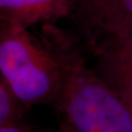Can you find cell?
I'll return each instance as SVG.
<instances>
[{
    "label": "cell",
    "mask_w": 132,
    "mask_h": 132,
    "mask_svg": "<svg viewBox=\"0 0 132 132\" xmlns=\"http://www.w3.org/2000/svg\"><path fill=\"white\" fill-rule=\"evenodd\" d=\"M42 33L62 70L53 104L61 125L71 132H132L131 108L87 63L79 39L55 24L43 26Z\"/></svg>",
    "instance_id": "obj_1"
},
{
    "label": "cell",
    "mask_w": 132,
    "mask_h": 132,
    "mask_svg": "<svg viewBox=\"0 0 132 132\" xmlns=\"http://www.w3.org/2000/svg\"><path fill=\"white\" fill-rule=\"evenodd\" d=\"M1 77L28 107L54 104L62 86V70L45 40L19 24L0 26Z\"/></svg>",
    "instance_id": "obj_2"
},
{
    "label": "cell",
    "mask_w": 132,
    "mask_h": 132,
    "mask_svg": "<svg viewBox=\"0 0 132 132\" xmlns=\"http://www.w3.org/2000/svg\"><path fill=\"white\" fill-rule=\"evenodd\" d=\"M71 17L77 38L91 53L132 32V0H76Z\"/></svg>",
    "instance_id": "obj_3"
},
{
    "label": "cell",
    "mask_w": 132,
    "mask_h": 132,
    "mask_svg": "<svg viewBox=\"0 0 132 132\" xmlns=\"http://www.w3.org/2000/svg\"><path fill=\"white\" fill-rule=\"evenodd\" d=\"M91 54L96 71L132 110V32L121 41Z\"/></svg>",
    "instance_id": "obj_4"
},
{
    "label": "cell",
    "mask_w": 132,
    "mask_h": 132,
    "mask_svg": "<svg viewBox=\"0 0 132 132\" xmlns=\"http://www.w3.org/2000/svg\"><path fill=\"white\" fill-rule=\"evenodd\" d=\"M76 0H0L1 23L30 28L71 17Z\"/></svg>",
    "instance_id": "obj_5"
},
{
    "label": "cell",
    "mask_w": 132,
    "mask_h": 132,
    "mask_svg": "<svg viewBox=\"0 0 132 132\" xmlns=\"http://www.w3.org/2000/svg\"><path fill=\"white\" fill-rule=\"evenodd\" d=\"M28 107L0 77V127L23 122Z\"/></svg>",
    "instance_id": "obj_6"
},
{
    "label": "cell",
    "mask_w": 132,
    "mask_h": 132,
    "mask_svg": "<svg viewBox=\"0 0 132 132\" xmlns=\"http://www.w3.org/2000/svg\"><path fill=\"white\" fill-rule=\"evenodd\" d=\"M0 132H43L40 130H37L35 128H32L28 126L24 123H18L13 125H7L0 127Z\"/></svg>",
    "instance_id": "obj_7"
},
{
    "label": "cell",
    "mask_w": 132,
    "mask_h": 132,
    "mask_svg": "<svg viewBox=\"0 0 132 132\" xmlns=\"http://www.w3.org/2000/svg\"><path fill=\"white\" fill-rule=\"evenodd\" d=\"M61 126H62V131L63 132H71V130H69L66 126H64V125H61Z\"/></svg>",
    "instance_id": "obj_8"
}]
</instances>
